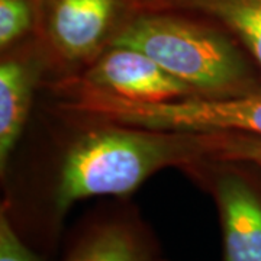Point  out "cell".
Instances as JSON below:
<instances>
[{
    "label": "cell",
    "instance_id": "6da1fadb",
    "mask_svg": "<svg viewBox=\"0 0 261 261\" xmlns=\"http://www.w3.org/2000/svg\"><path fill=\"white\" fill-rule=\"evenodd\" d=\"M67 148L48 197L51 226L94 196H126L160 170L216 163L221 132L92 125Z\"/></svg>",
    "mask_w": 261,
    "mask_h": 261
},
{
    "label": "cell",
    "instance_id": "7a4b0ae2",
    "mask_svg": "<svg viewBox=\"0 0 261 261\" xmlns=\"http://www.w3.org/2000/svg\"><path fill=\"white\" fill-rule=\"evenodd\" d=\"M112 45L142 51L186 83L196 97L228 99L261 92L260 68L247 49L229 31L205 16L141 10Z\"/></svg>",
    "mask_w": 261,
    "mask_h": 261
},
{
    "label": "cell",
    "instance_id": "3957f363",
    "mask_svg": "<svg viewBox=\"0 0 261 261\" xmlns=\"http://www.w3.org/2000/svg\"><path fill=\"white\" fill-rule=\"evenodd\" d=\"M57 109L83 126L123 125L190 132H244L261 137V92L228 99L187 97L151 103L90 90H67Z\"/></svg>",
    "mask_w": 261,
    "mask_h": 261
},
{
    "label": "cell",
    "instance_id": "277c9868",
    "mask_svg": "<svg viewBox=\"0 0 261 261\" xmlns=\"http://www.w3.org/2000/svg\"><path fill=\"white\" fill-rule=\"evenodd\" d=\"M140 12V0H37L32 39L64 79L92 64Z\"/></svg>",
    "mask_w": 261,
    "mask_h": 261
},
{
    "label": "cell",
    "instance_id": "5b68a950",
    "mask_svg": "<svg viewBox=\"0 0 261 261\" xmlns=\"http://www.w3.org/2000/svg\"><path fill=\"white\" fill-rule=\"evenodd\" d=\"M58 90H90L137 102L196 97L195 92L140 49L112 45L79 74L58 79Z\"/></svg>",
    "mask_w": 261,
    "mask_h": 261
},
{
    "label": "cell",
    "instance_id": "8992f818",
    "mask_svg": "<svg viewBox=\"0 0 261 261\" xmlns=\"http://www.w3.org/2000/svg\"><path fill=\"white\" fill-rule=\"evenodd\" d=\"M219 164L206 176L221 219L224 261H261V192L238 170Z\"/></svg>",
    "mask_w": 261,
    "mask_h": 261
},
{
    "label": "cell",
    "instance_id": "52a82bcc",
    "mask_svg": "<svg viewBox=\"0 0 261 261\" xmlns=\"http://www.w3.org/2000/svg\"><path fill=\"white\" fill-rule=\"evenodd\" d=\"M42 58L8 53L0 63V171L9 166L12 152L28 122L34 90L37 87Z\"/></svg>",
    "mask_w": 261,
    "mask_h": 261
},
{
    "label": "cell",
    "instance_id": "ba28073f",
    "mask_svg": "<svg viewBox=\"0 0 261 261\" xmlns=\"http://www.w3.org/2000/svg\"><path fill=\"white\" fill-rule=\"evenodd\" d=\"M64 261H159L134 219L112 216L84 228Z\"/></svg>",
    "mask_w": 261,
    "mask_h": 261
},
{
    "label": "cell",
    "instance_id": "9c48e42d",
    "mask_svg": "<svg viewBox=\"0 0 261 261\" xmlns=\"http://www.w3.org/2000/svg\"><path fill=\"white\" fill-rule=\"evenodd\" d=\"M141 10H180L214 20L237 38L261 71V0H140Z\"/></svg>",
    "mask_w": 261,
    "mask_h": 261
},
{
    "label": "cell",
    "instance_id": "30bf717a",
    "mask_svg": "<svg viewBox=\"0 0 261 261\" xmlns=\"http://www.w3.org/2000/svg\"><path fill=\"white\" fill-rule=\"evenodd\" d=\"M37 0H0V48L8 53L34 38Z\"/></svg>",
    "mask_w": 261,
    "mask_h": 261
},
{
    "label": "cell",
    "instance_id": "8fae6325",
    "mask_svg": "<svg viewBox=\"0 0 261 261\" xmlns=\"http://www.w3.org/2000/svg\"><path fill=\"white\" fill-rule=\"evenodd\" d=\"M216 163L261 167V137L244 132H221Z\"/></svg>",
    "mask_w": 261,
    "mask_h": 261
},
{
    "label": "cell",
    "instance_id": "7c38bea8",
    "mask_svg": "<svg viewBox=\"0 0 261 261\" xmlns=\"http://www.w3.org/2000/svg\"><path fill=\"white\" fill-rule=\"evenodd\" d=\"M0 261H44L25 243L5 209L0 214Z\"/></svg>",
    "mask_w": 261,
    "mask_h": 261
},
{
    "label": "cell",
    "instance_id": "4fadbf2b",
    "mask_svg": "<svg viewBox=\"0 0 261 261\" xmlns=\"http://www.w3.org/2000/svg\"><path fill=\"white\" fill-rule=\"evenodd\" d=\"M260 168H261V167H260Z\"/></svg>",
    "mask_w": 261,
    "mask_h": 261
}]
</instances>
